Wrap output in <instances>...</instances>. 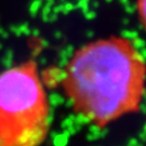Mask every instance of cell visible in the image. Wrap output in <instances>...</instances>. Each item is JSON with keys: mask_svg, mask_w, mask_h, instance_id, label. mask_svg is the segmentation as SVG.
Returning <instances> with one entry per match:
<instances>
[{"mask_svg": "<svg viewBox=\"0 0 146 146\" xmlns=\"http://www.w3.org/2000/svg\"><path fill=\"white\" fill-rule=\"evenodd\" d=\"M50 107L37 65L28 61L0 74V146H39Z\"/></svg>", "mask_w": 146, "mask_h": 146, "instance_id": "7a4b0ae2", "label": "cell"}, {"mask_svg": "<svg viewBox=\"0 0 146 146\" xmlns=\"http://www.w3.org/2000/svg\"><path fill=\"white\" fill-rule=\"evenodd\" d=\"M139 5V11H140V16H141L142 24L144 23V13H145V0H137Z\"/></svg>", "mask_w": 146, "mask_h": 146, "instance_id": "3957f363", "label": "cell"}, {"mask_svg": "<svg viewBox=\"0 0 146 146\" xmlns=\"http://www.w3.org/2000/svg\"><path fill=\"white\" fill-rule=\"evenodd\" d=\"M145 63L122 37L90 42L69 60L63 89L76 113L103 128L137 111L144 94Z\"/></svg>", "mask_w": 146, "mask_h": 146, "instance_id": "6da1fadb", "label": "cell"}]
</instances>
